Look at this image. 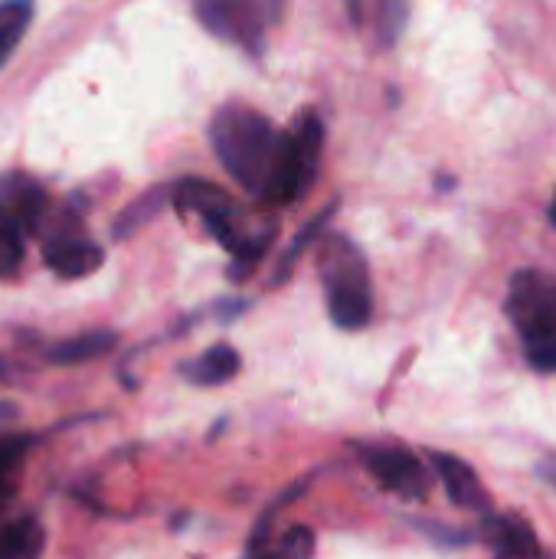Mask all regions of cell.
<instances>
[{
    "instance_id": "27",
    "label": "cell",
    "mask_w": 556,
    "mask_h": 559,
    "mask_svg": "<svg viewBox=\"0 0 556 559\" xmlns=\"http://www.w3.org/2000/svg\"><path fill=\"white\" fill-rule=\"evenodd\" d=\"M547 219H551V226L556 229V193H554V200H551V210H547Z\"/></svg>"
},
{
    "instance_id": "1",
    "label": "cell",
    "mask_w": 556,
    "mask_h": 559,
    "mask_svg": "<svg viewBox=\"0 0 556 559\" xmlns=\"http://www.w3.org/2000/svg\"><path fill=\"white\" fill-rule=\"evenodd\" d=\"M210 141H213L220 164L229 170V177L249 193L262 197L279 144H282V131L262 111L233 102L213 115Z\"/></svg>"
},
{
    "instance_id": "3",
    "label": "cell",
    "mask_w": 556,
    "mask_h": 559,
    "mask_svg": "<svg viewBox=\"0 0 556 559\" xmlns=\"http://www.w3.org/2000/svg\"><path fill=\"white\" fill-rule=\"evenodd\" d=\"M321 144H324V124L315 111H308L295 131H282V144H279L262 200L279 203V206L298 200L315 183Z\"/></svg>"
},
{
    "instance_id": "28",
    "label": "cell",
    "mask_w": 556,
    "mask_h": 559,
    "mask_svg": "<svg viewBox=\"0 0 556 559\" xmlns=\"http://www.w3.org/2000/svg\"><path fill=\"white\" fill-rule=\"evenodd\" d=\"M3 377H7V364L0 360V380H3Z\"/></svg>"
},
{
    "instance_id": "16",
    "label": "cell",
    "mask_w": 556,
    "mask_h": 559,
    "mask_svg": "<svg viewBox=\"0 0 556 559\" xmlns=\"http://www.w3.org/2000/svg\"><path fill=\"white\" fill-rule=\"evenodd\" d=\"M23 255H26V229L13 216L0 213V278L13 275L23 265Z\"/></svg>"
},
{
    "instance_id": "10",
    "label": "cell",
    "mask_w": 556,
    "mask_h": 559,
    "mask_svg": "<svg viewBox=\"0 0 556 559\" xmlns=\"http://www.w3.org/2000/svg\"><path fill=\"white\" fill-rule=\"evenodd\" d=\"M482 540L488 544V550L495 557L501 559L544 557V547L537 544L534 527L524 518H518V514H495V511H488L485 524H482Z\"/></svg>"
},
{
    "instance_id": "8",
    "label": "cell",
    "mask_w": 556,
    "mask_h": 559,
    "mask_svg": "<svg viewBox=\"0 0 556 559\" xmlns=\"http://www.w3.org/2000/svg\"><path fill=\"white\" fill-rule=\"evenodd\" d=\"M429 462L456 508L475 511V514L492 511V495L485 491V485L478 481V475L469 462H462L459 455H449V452H429Z\"/></svg>"
},
{
    "instance_id": "18",
    "label": "cell",
    "mask_w": 556,
    "mask_h": 559,
    "mask_svg": "<svg viewBox=\"0 0 556 559\" xmlns=\"http://www.w3.org/2000/svg\"><path fill=\"white\" fill-rule=\"evenodd\" d=\"M164 200H167V190H151L144 200L131 203V206L121 213V219H118V226H115V236H118V239H121V236H131L141 223H147V219L154 216V210H157Z\"/></svg>"
},
{
    "instance_id": "19",
    "label": "cell",
    "mask_w": 556,
    "mask_h": 559,
    "mask_svg": "<svg viewBox=\"0 0 556 559\" xmlns=\"http://www.w3.org/2000/svg\"><path fill=\"white\" fill-rule=\"evenodd\" d=\"M26 445H29V439H23V436H3L0 439V501L10 495V478H13L16 465L23 462Z\"/></svg>"
},
{
    "instance_id": "9",
    "label": "cell",
    "mask_w": 556,
    "mask_h": 559,
    "mask_svg": "<svg viewBox=\"0 0 556 559\" xmlns=\"http://www.w3.org/2000/svg\"><path fill=\"white\" fill-rule=\"evenodd\" d=\"M43 259L62 278H85L105 262V249L79 233H56L46 239Z\"/></svg>"
},
{
    "instance_id": "13",
    "label": "cell",
    "mask_w": 556,
    "mask_h": 559,
    "mask_svg": "<svg viewBox=\"0 0 556 559\" xmlns=\"http://www.w3.org/2000/svg\"><path fill=\"white\" fill-rule=\"evenodd\" d=\"M33 23V0H0V69L10 62Z\"/></svg>"
},
{
    "instance_id": "21",
    "label": "cell",
    "mask_w": 556,
    "mask_h": 559,
    "mask_svg": "<svg viewBox=\"0 0 556 559\" xmlns=\"http://www.w3.org/2000/svg\"><path fill=\"white\" fill-rule=\"evenodd\" d=\"M413 527L423 531V534H426L433 544H439V547L459 550V547H472V544H475V537H472L469 531H462V527H449V524H436V521H413Z\"/></svg>"
},
{
    "instance_id": "20",
    "label": "cell",
    "mask_w": 556,
    "mask_h": 559,
    "mask_svg": "<svg viewBox=\"0 0 556 559\" xmlns=\"http://www.w3.org/2000/svg\"><path fill=\"white\" fill-rule=\"evenodd\" d=\"M406 16H410V3L406 0H383V10H380V46H393L403 36Z\"/></svg>"
},
{
    "instance_id": "14",
    "label": "cell",
    "mask_w": 556,
    "mask_h": 559,
    "mask_svg": "<svg viewBox=\"0 0 556 559\" xmlns=\"http://www.w3.org/2000/svg\"><path fill=\"white\" fill-rule=\"evenodd\" d=\"M111 347H115V334L88 331V334H79L72 341H62V344L49 347V360L62 364V367H75V364H85V360H95V357L108 354Z\"/></svg>"
},
{
    "instance_id": "12",
    "label": "cell",
    "mask_w": 556,
    "mask_h": 559,
    "mask_svg": "<svg viewBox=\"0 0 556 559\" xmlns=\"http://www.w3.org/2000/svg\"><path fill=\"white\" fill-rule=\"evenodd\" d=\"M239 367H242L239 354L229 344H216V347L203 350L197 360H190L184 367V373L197 386H223V383H229L239 373Z\"/></svg>"
},
{
    "instance_id": "5",
    "label": "cell",
    "mask_w": 556,
    "mask_h": 559,
    "mask_svg": "<svg viewBox=\"0 0 556 559\" xmlns=\"http://www.w3.org/2000/svg\"><path fill=\"white\" fill-rule=\"evenodd\" d=\"M193 13L203 23V29H210L216 39H226L246 49L249 56L262 52L269 26L262 0H197Z\"/></svg>"
},
{
    "instance_id": "4",
    "label": "cell",
    "mask_w": 556,
    "mask_h": 559,
    "mask_svg": "<svg viewBox=\"0 0 556 559\" xmlns=\"http://www.w3.org/2000/svg\"><path fill=\"white\" fill-rule=\"evenodd\" d=\"M505 314L524 344L556 337V275L544 269H518L508 278Z\"/></svg>"
},
{
    "instance_id": "23",
    "label": "cell",
    "mask_w": 556,
    "mask_h": 559,
    "mask_svg": "<svg viewBox=\"0 0 556 559\" xmlns=\"http://www.w3.org/2000/svg\"><path fill=\"white\" fill-rule=\"evenodd\" d=\"M275 554H282V557H311V554H315V537H311V531L298 527V531L285 534L282 547H279Z\"/></svg>"
},
{
    "instance_id": "25",
    "label": "cell",
    "mask_w": 556,
    "mask_h": 559,
    "mask_svg": "<svg viewBox=\"0 0 556 559\" xmlns=\"http://www.w3.org/2000/svg\"><path fill=\"white\" fill-rule=\"evenodd\" d=\"M262 7H265L269 23H279L282 20V10H285V0H262Z\"/></svg>"
},
{
    "instance_id": "17",
    "label": "cell",
    "mask_w": 556,
    "mask_h": 559,
    "mask_svg": "<svg viewBox=\"0 0 556 559\" xmlns=\"http://www.w3.org/2000/svg\"><path fill=\"white\" fill-rule=\"evenodd\" d=\"M334 210H338V203H331V206H328V210H324L321 216H315V219H311V223H308V226H305V229H301V233L295 236L292 249H288V252H285V259L279 262V272H275L272 285H282V282H285L288 275H292V269L298 265L301 252H305V249H308V246L315 242V236H321V229H324V223H328V219L334 216Z\"/></svg>"
},
{
    "instance_id": "6",
    "label": "cell",
    "mask_w": 556,
    "mask_h": 559,
    "mask_svg": "<svg viewBox=\"0 0 556 559\" xmlns=\"http://www.w3.org/2000/svg\"><path fill=\"white\" fill-rule=\"evenodd\" d=\"M360 465L377 478V485L403 501H426L429 498V472L426 465L403 445H357Z\"/></svg>"
},
{
    "instance_id": "26",
    "label": "cell",
    "mask_w": 556,
    "mask_h": 559,
    "mask_svg": "<svg viewBox=\"0 0 556 559\" xmlns=\"http://www.w3.org/2000/svg\"><path fill=\"white\" fill-rule=\"evenodd\" d=\"M347 7H351V16H354V23L360 20V0H347Z\"/></svg>"
},
{
    "instance_id": "22",
    "label": "cell",
    "mask_w": 556,
    "mask_h": 559,
    "mask_svg": "<svg viewBox=\"0 0 556 559\" xmlns=\"http://www.w3.org/2000/svg\"><path fill=\"white\" fill-rule=\"evenodd\" d=\"M524 357L537 373H556V337H544L534 344H524Z\"/></svg>"
},
{
    "instance_id": "7",
    "label": "cell",
    "mask_w": 556,
    "mask_h": 559,
    "mask_svg": "<svg viewBox=\"0 0 556 559\" xmlns=\"http://www.w3.org/2000/svg\"><path fill=\"white\" fill-rule=\"evenodd\" d=\"M174 197V203L180 210H190L197 216H203L206 229L213 233V239L220 246H226L229 252H236L242 246V233L236 229V206L233 200L210 180H200V177H190V180H180L174 190H167Z\"/></svg>"
},
{
    "instance_id": "2",
    "label": "cell",
    "mask_w": 556,
    "mask_h": 559,
    "mask_svg": "<svg viewBox=\"0 0 556 559\" xmlns=\"http://www.w3.org/2000/svg\"><path fill=\"white\" fill-rule=\"evenodd\" d=\"M328 314L341 331H360L374 318V288L364 252L347 236H328L318 252Z\"/></svg>"
},
{
    "instance_id": "24",
    "label": "cell",
    "mask_w": 556,
    "mask_h": 559,
    "mask_svg": "<svg viewBox=\"0 0 556 559\" xmlns=\"http://www.w3.org/2000/svg\"><path fill=\"white\" fill-rule=\"evenodd\" d=\"M537 478H541L547 488H554L556 491V455H547V459L537 465Z\"/></svg>"
},
{
    "instance_id": "11",
    "label": "cell",
    "mask_w": 556,
    "mask_h": 559,
    "mask_svg": "<svg viewBox=\"0 0 556 559\" xmlns=\"http://www.w3.org/2000/svg\"><path fill=\"white\" fill-rule=\"evenodd\" d=\"M0 213L13 216L26 233L39 229L46 216V193L36 180L23 174H3L0 177Z\"/></svg>"
},
{
    "instance_id": "15",
    "label": "cell",
    "mask_w": 556,
    "mask_h": 559,
    "mask_svg": "<svg viewBox=\"0 0 556 559\" xmlns=\"http://www.w3.org/2000/svg\"><path fill=\"white\" fill-rule=\"evenodd\" d=\"M43 554V527L26 518L0 531V559H29Z\"/></svg>"
}]
</instances>
